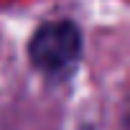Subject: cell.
Masks as SVG:
<instances>
[{
  "label": "cell",
  "instance_id": "6da1fadb",
  "mask_svg": "<svg viewBox=\"0 0 130 130\" xmlns=\"http://www.w3.org/2000/svg\"><path fill=\"white\" fill-rule=\"evenodd\" d=\"M79 54H82V33L74 23L67 21L41 26L28 43V56L33 67L48 74H61L72 69Z\"/></svg>",
  "mask_w": 130,
  "mask_h": 130
}]
</instances>
